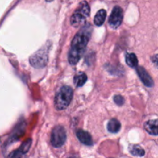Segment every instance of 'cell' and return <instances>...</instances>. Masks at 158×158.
<instances>
[{"label":"cell","mask_w":158,"mask_h":158,"mask_svg":"<svg viewBox=\"0 0 158 158\" xmlns=\"http://www.w3.org/2000/svg\"><path fill=\"white\" fill-rule=\"evenodd\" d=\"M93 28L89 23L83 25L78 32L76 34L71 43L68 60L69 64L75 65L78 63L85 52L86 46L90 40Z\"/></svg>","instance_id":"6da1fadb"},{"label":"cell","mask_w":158,"mask_h":158,"mask_svg":"<svg viewBox=\"0 0 158 158\" xmlns=\"http://www.w3.org/2000/svg\"><path fill=\"white\" fill-rule=\"evenodd\" d=\"M73 96V90L69 86H63L55 97L54 104L57 110H65L71 103Z\"/></svg>","instance_id":"7a4b0ae2"},{"label":"cell","mask_w":158,"mask_h":158,"mask_svg":"<svg viewBox=\"0 0 158 158\" xmlns=\"http://www.w3.org/2000/svg\"><path fill=\"white\" fill-rule=\"evenodd\" d=\"M90 9L87 2L83 1L79 5L78 8L76 9L70 19V23L74 27H80L85 24L87 17L89 15Z\"/></svg>","instance_id":"3957f363"},{"label":"cell","mask_w":158,"mask_h":158,"mask_svg":"<svg viewBox=\"0 0 158 158\" xmlns=\"http://www.w3.org/2000/svg\"><path fill=\"white\" fill-rule=\"evenodd\" d=\"M49 43L46 46L42 47L40 50L37 51L35 53H34L32 56L29 58L30 64L35 68H43L46 66L48 63V52H49Z\"/></svg>","instance_id":"277c9868"},{"label":"cell","mask_w":158,"mask_h":158,"mask_svg":"<svg viewBox=\"0 0 158 158\" xmlns=\"http://www.w3.org/2000/svg\"><path fill=\"white\" fill-rule=\"evenodd\" d=\"M51 144L56 148H61L66 140V133L64 127L60 125L56 126L51 134Z\"/></svg>","instance_id":"5b68a950"},{"label":"cell","mask_w":158,"mask_h":158,"mask_svg":"<svg viewBox=\"0 0 158 158\" xmlns=\"http://www.w3.org/2000/svg\"><path fill=\"white\" fill-rule=\"evenodd\" d=\"M123 9L120 6H115L109 19V25L113 29H117L123 22Z\"/></svg>","instance_id":"8992f818"},{"label":"cell","mask_w":158,"mask_h":158,"mask_svg":"<svg viewBox=\"0 0 158 158\" xmlns=\"http://www.w3.org/2000/svg\"><path fill=\"white\" fill-rule=\"evenodd\" d=\"M137 73L138 77H140V80L143 82V83L145 86H148V87H152V86H154V83L152 78H151V76L149 75L148 71H147L143 66H137Z\"/></svg>","instance_id":"52a82bcc"},{"label":"cell","mask_w":158,"mask_h":158,"mask_svg":"<svg viewBox=\"0 0 158 158\" xmlns=\"http://www.w3.org/2000/svg\"><path fill=\"white\" fill-rule=\"evenodd\" d=\"M25 122H21V123H19L17 125L16 127L15 128L14 131L12 132V134H11V136L9 137V140H8V143H11L12 142L15 141L16 140H18L20 137L22 136V134H23V132L25 131Z\"/></svg>","instance_id":"ba28073f"},{"label":"cell","mask_w":158,"mask_h":158,"mask_svg":"<svg viewBox=\"0 0 158 158\" xmlns=\"http://www.w3.org/2000/svg\"><path fill=\"white\" fill-rule=\"evenodd\" d=\"M77 137L81 143L83 144L87 145V146H92L93 145V139L90 134L86 131L83 130H79L77 132Z\"/></svg>","instance_id":"9c48e42d"},{"label":"cell","mask_w":158,"mask_h":158,"mask_svg":"<svg viewBox=\"0 0 158 158\" xmlns=\"http://www.w3.org/2000/svg\"><path fill=\"white\" fill-rule=\"evenodd\" d=\"M144 129L151 135L158 136V120H150L144 123Z\"/></svg>","instance_id":"30bf717a"},{"label":"cell","mask_w":158,"mask_h":158,"mask_svg":"<svg viewBox=\"0 0 158 158\" xmlns=\"http://www.w3.org/2000/svg\"><path fill=\"white\" fill-rule=\"evenodd\" d=\"M120 128H121V124H120V121L117 119H111L107 124V129L109 132L113 133V134H117L120 131Z\"/></svg>","instance_id":"8fae6325"},{"label":"cell","mask_w":158,"mask_h":158,"mask_svg":"<svg viewBox=\"0 0 158 158\" xmlns=\"http://www.w3.org/2000/svg\"><path fill=\"white\" fill-rule=\"evenodd\" d=\"M106 17V12L104 9H100L96 14L94 17V24L97 26H100L103 24Z\"/></svg>","instance_id":"7c38bea8"},{"label":"cell","mask_w":158,"mask_h":158,"mask_svg":"<svg viewBox=\"0 0 158 158\" xmlns=\"http://www.w3.org/2000/svg\"><path fill=\"white\" fill-rule=\"evenodd\" d=\"M129 151L132 155L137 157H143L145 154V151L143 148L137 144H133L129 147Z\"/></svg>","instance_id":"4fadbf2b"},{"label":"cell","mask_w":158,"mask_h":158,"mask_svg":"<svg viewBox=\"0 0 158 158\" xmlns=\"http://www.w3.org/2000/svg\"><path fill=\"white\" fill-rule=\"evenodd\" d=\"M126 63L131 68H137L138 66V60L137 56L134 53H127L126 55Z\"/></svg>","instance_id":"5bb4252c"},{"label":"cell","mask_w":158,"mask_h":158,"mask_svg":"<svg viewBox=\"0 0 158 158\" xmlns=\"http://www.w3.org/2000/svg\"><path fill=\"white\" fill-rule=\"evenodd\" d=\"M86 80H87V76L83 72L79 73V74L76 75L75 77H74V83L77 85V87L83 86L86 83Z\"/></svg>","instance_id":"9a60e30c"},{"label":"cell","mask_w":158,"mask_h":158,"mask_svg":"<svg viewBox=\"0 0 158 158\" xmlns=\"http://www.w3.org/2000/svg\"><path fill=\"white\" fill-rule=\"evenodd\" d=\"M31 144H32V140H31V139H28V140H26V141L23 142V143H22V145L20 146V148H19V150L23 154H26V153L29 151V148H30L31 147Z\"/></svg>","instance_id":"2e32d148"},{"label":"cell","mask_w":158,"mask_h":158,"mask_svg":"<svg viewBox=\"0 0 158 158\" xmlns=\"http://www.w3.org/2000/svg\"><path fill=\"white\" fill-rule=\"evenodd\" d=\"M114 103H115L116 104L118 105V106H122V105H123V103H124V98L120 95L114 96Z\"/></svg>","instance_id":"e0dca14e"},{"label":"cell","mask_w":158,"mask_h":158,"mask_svg":"<svg viewBox=\"0 0 158 158\" xmlns=\"http://www.w3.org/2000/svg\"><path fill=\"white\" fill-rule=\"evenodd\" d=\"M151 60H152V63L155 65V66H157L158 68V54L151 57Z\"/></svg>","instance_id":"ac0fdd59"},{"label":"cell","mask_w":158,"mask_h":158,"mask_svg":"<svg viewBox=\"0 0 158 158\" xmlns=\"http://www.w3.org/2000/svg\"><path fill=\"white\" fill-rule=\"evenodd\" d=\"M46 1H47V2H52V0H46Z\"/></svg>","instance_id":"d6986e66"},{"label":"cell","mask_w":158,"mask_h":158,"mask_svg":"<svg viewBox=\"0 0 158 158\" xmlns=\"http://www.w3.org/2000/svg\"><path fill=\"white\" fill-rule=\"evenodd\" d=\"M69 158H76V157H69Z\"/></svg>","instance_id":"ffe728a7"}]
</instances>
